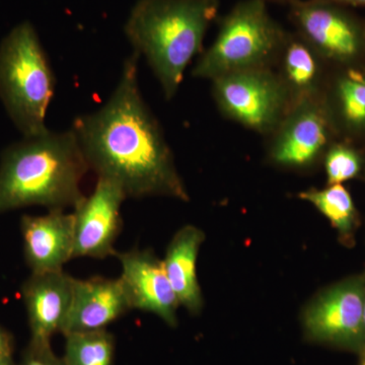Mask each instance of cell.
Wrapping results in <instances>:
<instances>
[{
	"mask_svg": "<svg viewBox=\"0 0 365 365\" xmlns=\"http://www.w3.org/2000/svg\"><path fill=\"white\" fill-rule=\"evenodd\" d=\"M88 170L71 129L24 137L0 157V215L29 206L74 208L85 197L81 182Z\"/></svg>",
	"mask_w": 365,
	"mask_h": 365,
	"instance_id": "cell-2",
	"label": "cell"
},
{
	"mask_svg": "<svg viewBox=\"0 0 365 365\" xmlns=\"http://www.w3.org/2000/svg\"><path fill=\"white\" fill-rule=\"evenodd\" d=\"M0 365H16L14 362L13 357H9V359L0 360Z\"/></svg>",
	"mask_w": 365,
	"mask_h": 365,
	"instance_id": "cell-24",
	"label": "cell"
},
{
	"mask_svg": "<svg viewBox=\"0 0 365 365\" xmlns=\"http://www.w3.org/2000/svg\"><path fill=\"white\" fill-rule=\"evenodd\" d=\"M74 277L64 270L31 273L21 285L31 340L50 342L71 309Z\"/></svg>",
	"mask_w": 365,
	"mask_h": 365,
	"instance_id": "cell-14",
	"label": "cell"
},
{
	"mask_svg": "<svg viewBox=\"0 0 365 365\" xmlns=\"http://www.w3.org/2000/svg\"><path fill=\"white\" fill-rule=\"evenodd\" d=\"M55 83L37 31L30 21L19 24L0 43V100L23 137L49 131L46 115Z\"/></svg>",
	"mask_w": 365,
	"mask_h": 365,
	"instance_id": "cell-4",
	"label": "cell"
},
{
	"mask_svg": "<svg viewBox=\"0 0 365 365\" xmlns=\"http://www.w3.org/2000/svg\"><path fill=\"white\" fill-rule=\"evenodd\" d=\"M13 336L0 326V360L13 357Z\"/></svg>",
	"mask_w": 365,
	"mask_h": 365,
	"instance_id": "cell-22",
	"label": "cell"
},
{
	"mask_svg": "<svg viewBox=\"0 0 365 365\" xmlns=\"http://www.w3.org/2000/svg\"><path fill=\"white\" fill-rule=\"evenodd\" d=\"M66 337V365L114 364L115 339L104 330L71 333Z\"/></svg>",
	"mask_w": 365,
	"mask_h": 365,
	"instance_id": "cell-19",
	"label": "cell"
},
{
	"mask_svg": "<svg viewBox=\"0 0 365 365\" xmlns=\"http://www.w3.org/2000/svg\"><path fill=\"white\" fill-rule=\"evenodd\" d=\"M20 365H66L53 352L50 342L30 340L21 356Z\"/></svg>",
	"mask_w": 365,
	"mask_h": 365,
	"instance_id": "cell-21",
	"label": "cell"
},
{
	"mask_svg": "<svg viewBox=\"0 0 365 365\" xmlns=\"http://www.w3.org/2000/svg\"><path fill=\"white\" fill-rule=\"evenodd\" d=\"M127 196L116 182L98 178L91 195L73 208V258L115 257V242L122 230V204Z\"/></svg>",
	"mask_w": 365,
	"mask_h": 365,
	"instance_id": "cell-10",
	"label": "cell"
},
{
	"mask_svg": "<svg viewBox=\"0 0 365 365\" xmlns=\"http://www.w3.org/2000/svg\"><path fill=\"white\" fill-rule=\"evenodd\" d=\"M364 339H365V297H364Z\"/></svg>",
	"mask_w": 365,
	"mask_h": 365,
	"instance_id": "cell-27",
	"label": "cell"
},
{
	"mask_svg": "<svg viewBox=\"0 0 365 365\" xmlns=\"http://www.w3.org/2000/svg\"><path fill=\"white\" fill-rule=\"evenodd\" d=\"M121 265L120 279L130 300L132 309L155 314L167 325L176 327L180 307L162 260L151 250L118 252Z\"/></svg>",
	"mask_w": 365,
	"mask_h": 365,
	"instance_id": "cell-11",
	"label": "cell"
},
{
	"mask_svg": "<svg viewBox=\"0 0 365 365\" xmlns=\"http://www.w3.org/2000/svg\"><path fill=\"white\" fill-rule=\"evenodd\" d=\"M322 103L338 138L365 140V62L331 69Z\"/></svg>",
	"mask_w": 365,
	"mask_h": 365,
	"instance_id": "cell-15",
	"label": "cell"
},
{
	"mask_svg": "<svg viewBox=\"0 0 365 365\" xmlns=\"http://www.w3.org/2000/svg\"><path fill=\"white\" fill-rule=\"evenodd\" d=\"M220 0H137L124 26L133 51L143 56L165 100L177 95L185 71L202 53Z\"/></svg>",
	"mask_w": 365,
	"mask_h": 365,
	"instance_id": "cell-3",
	"label": "cell"
},
{
	"mask_svg": "<svg viewBox=\"0 0 365 365\" xmlns=\"http://www.w3.org/2000/svg\"><path fill=\"white\" fill-rule=\"evenodd\" d=\"M294 32L332 68L365 62V24L344 6L294 0L288 13Z\"/></svg>",
	"mask_w": 365,
	"mask_h": 365,
	"instance_id": "cell-7",
	"label": "cell"
},
{
	"mask_svg": "<svg viewBox=\"0 0 365 365\" xmlns=\"http://www.w3.org/2000/svg\"><path fill=\"white\" fill-rule=\"evenodd\" d=\"M328 185L351 181L364 169V153L354 141L337 138L327 150L323 160Z\"/></svg>",
	"mask_w": 365,
	"mask_h": 365,
	"instance_id": "cell-20",
	"label": "cell"
},
{
	"mask_svg": "<svg viewBox=\"0 0 365 365\" xmlns=\"http://www.w3.org/2000/svg\"><path fill=\"white\" fill-rule=\"evenodd\" d=\"M204 239L200 228L194 225L182 227L170 241L163 260L180 306L194 314L203 307L202 292L197 278V258Z\"/></svg>",
	"mask_w": 365,
	"mask_h": 365,
	"instance_id": "cell-17",
	"label": "cell"
},
{
	"mask_svg": "<svg viewBox=\"0 0 365 365\" xmlns=\"http://www.w3.org/2000/svg\"><path fill=\"white\" fill-rule=\"evenodd\" d=\"M273 69L292 106L322 98L332 67L299 34L287 31Z\"/></svg>",
	"mask_w": 365,
	"mask_h": 365,
	"instance_id": "cell-16",
	"label": "cell"
},
{
	"mask_svg": "<svg viewBox=\"0 0 365 365\" xmlns=\"http://www.w3.org/2000/svg\"><path fill=\"white\" fill-rule=\"evenodd\" d=\"M130 300L120 278H74L71 309L61 334L104 330L131 311Z\"/></svg>",
	"mask_w": 365,
	"mask_h": 365,
	"instance_id": "cell-13",
	"label": "cell"
},
{
	"mask_svg": "<svg viewBox=\"0 0 365 365\" xmlns=\"http://www.w3.org/2000/svg\"><path fill=\"white\" fill-rule=\"evenodd\" d=\"M24 256L31 273L64 270L74 253V216L61 209L21 218Z\"/></svg>",
	"mask_w": 365,
	"mask_h": 365,
	"instance_id": "cell-12",
	"label": "cell"
},
{
	"mask_svg": "<svg viewBox=\"0 0 365 365\" xmlns=\"http://www.w3.org/2000/svg\"><path fill=\"white\" fill-rule=\"evenodd\" d=\"M364 356H362L361 361L359 365H365V349L364 350Z\"/></svg>",
	"mask_w": 365,
	"mask_h": 365,
	"instance_id": "cell-26",
	"label": "cell"
},
{
	"mask_svg": "<svg viewBox=\"0 0 365 365\" xmlns=\"http://www.w3.org/2000/svg\"><path fill=\"white\" fill-rule=\"evenodd\" d=\"M364 297L365 275L333 285L307 309V333L321 342L364 350Z\"/></svg>",
	"mask_w": 365,
	"mask_h": 365,
	"instance_id": "cell-9",
	"label": "cell"
},
{
	"mask_svg": "<svg viewBox=\"0 0 365 365\" xmlns=\"http://www.w3.org/2000/svg\"><path fill=\"white\" fill-rule=\"evenodd\" d=\"M266 138L269 162L283 169L302 170L323 162L338 137L319 98L292 105Z\"/></svg>",
	"mask_w": 365,
	"mask_h": 365,
	"instance_id": "cell-8",
	"label": "cell"
},
{
	"mask_svg": "<svg viewBox=\"0 0 365 365\" xmlns=\"http://www.w3.org/2000/svg\"><path fill=\"white\" fill-rule=\"evenodd\" d=\"M329 4H338L341 6H365V0H319Z\"/></svg>",
	"mask_w": 365,
	"mask_h": 365,
	"instance_id": "cell-23",
	"label": "cell"
},
{
	"mask_svg": "<svg viewBox=\"0 0 365 365\" xmlns=\"http://www.w3.org/2000/svg\"><path fill=\"white\" fill-rule=\"evenodd\" d=\"M299 199L318 209L333 227L337 230L342 241L352 244L353 235L359 227V212L351 194L342 184L328 185L324 189H309L300 192Z\"/></svg>",
	"mask_w": 365,
	"mask_h": 365,
	"instance_id": "cell-18",
	"label": "cell"
},
{
	"mask_svg": "<svg viewBox=\"0 0 365 365\" xmlns=\"http://www.w3.org/2000/svg\"><path fill=\"white\" fill-rule=\"evenodd\" d=\"M266 1L281 2V4L287 2V4H289L290 2L294 1V0H266Z\"/></svg>",
	"mask_w": 365,
	"mask_h": 365,
	"instance_id": "cell-25",
	"label": "cell"
},
{
	"mask_svg": "<svg viewBox=\"0 0 365 365\" xmlns=\"http://www.w3.org/2000/svg\"><path fill=\"white\" fill-rule=\"evenodd\" d=\"M266 0H241L220 20L212 44L200 54L192 76L213 79L251 69L274 68L285 31Z\"/></svg>",
	"mask_w": 365,
	"mask_h": 365,
	"instance_id": "cell-5",
	"label": "cell"
},
{
	"mask_svg": "<svg viewBox=\"0 0 365 365\" xmlns=\"http://www.w3.org/2000/svg\"><path fill=\"white\" fill-rule=\"evenodd\" d=\"M211 93L225 119L265 138L292 108L273 68L234 72L213 79Z\"/></svg>",
	"mask_w": 365,
	"mask_h": 365,
	"instance_id": "cell-6",
	"label": "cell"
},
{
	"mask_svg": "<svg viewBox=\"0 0 365 365\" xmlns=\"http://www.w3.org/2000/svg\"><path fill=\"white\" fill-rule=\"evenodd\" d=\"M140 55L125 59L118 85L97 111L72 122L90 170L121 187L127 198L190 197L160 122L141 95Z\"/></svg>",
	"mask_w": 365,
	"mask_h": 365,
	"instance_id": "cell-1",
	"label": "cell"
}]
</instances>
